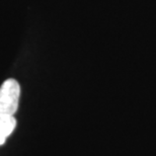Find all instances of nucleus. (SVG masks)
Returning <instances> with one entry per match:
<instances>
[{
    "label": "nucleus",
    "instance_id": "nucleus-2",
    "mask_svg": "<svg viewBox=\"0 0 156 156\" xmlns=\"http://www.w3.org/2000/svg\"><path fill=\"white\" fill-rule=\"evenodd\" d=\"M16 126L13 117H0V145L5 142L6 138L12 133Z\"/></svg>",
    "mask_w": 156,
    "mask_h": 156
},
{
    "label": "nucleus",
    "instance_id": "nucleus-1",
    "mask_svg": "<svg viewBox=\"0 0 156 156\" xmlns=\"http://www.w3.org/2000/svg\"><path fill=\"white\" fill-rule=\"evenodd\" d=\"M20 86L16 80L7 79L0 86V117H13L18 108Z\"/></svg>",
    "mask_w": 156,
    "mask_h": 156
}]
</instances>
